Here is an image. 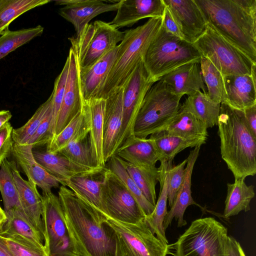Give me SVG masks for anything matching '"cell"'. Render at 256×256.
Masks as SVG:
<instances>
[{
    "instance_id": "cell-1",
    "label": "cell",
    "mask_w": 256,
    "mask_h": 256,
    "mask_svg": "<svg viewBox=\"0 0 256 256\" xmlns=\"http://www.w3.org/2000/svg\"><path fill=\"white\" fill-rule=\"evenodd\" d=\"M70 240L80 256H118L117 238L106 216L62 186L58 192Z\"/></svg>"
},
{
    "instance_id": "cell-2",
    "label": "cell",
    "mask_w": 256,
    "mask_h": 256,
    "mask_svg": "<svg viewBox=\"0 0 256 256\" xmlns=\"http://www.w3.org/2000/svg\"><path fill=\"white\" fill-rule=\"evenodd\" d=\"M207 24L256 63V0H194Z\"/></svg>"
},
{
    "instance_id": "cell-3",
    "label": "cell",
    "mask_w": 256,
    "mask_h": 256,
    "mask_svg": "<svg viewBox=\"0 0 256 256\" xmlns=\"http://www.w3.org/2000/svg\"><path fill=\"white\" fill-rule=\"evenodd\" d=\"M217 125L222 160L234 179L256 173V138L248 128L243 111L220 105Z\"/></svg>"
},
{
    "instance_id": "cell-4",
    "label": "cell",
    "mask_w": 256,
    "mask_h": 256,
    "mask_svg": "<svg viewBox=\"0 0 256 256\" xmlns=\"http://www.w3.org/2000/svg\"><path fill=\"white\" fill-rule=\"evenodd\" d=\"M162 17L150 18L142 25L124 32L122 40L117 46L112 66L97 98L106 99L114 89L123 86L142 60L162 26Z\"/></svg>"
},
{
    "instance_id": "cell-5",
    "label": "cell",
    "mask_w": 256,
    "mask_h": 256,
    "mask_svg": "<svg viewBox=\"0 0 256 256\" xmlns=\"http://www.w3.org/2000/svg\"><path fill=\"white\" fill-rule=\"evenodd\" d=\"M201 58L193 44L170 34L161 26L142 62L148 74L156 82L184 64L200 62Z\"/></svg>"
},
{
    "instance_id": "cell-6",
    "label": "cell",
    "mask_w": 256,
    "mask_h": 256,
    "mask_svg": "<svg viewBox=\"0 0 256 256\" xmlns=\"http://www.w3.org/2000/svg\"><path fill=\"white\" fill-rule=\"evenodd\" d=\"M182 96L174 94L162 79L146 94L136 116L133 134L147 138L161 130L177 114Z\"/></svg>"
},
{
    "instance_id": "cell-7",
    "label": "cell",
    "mask_w": 256,
    "mask_h": 256,
    "mask_svg": "<svg viewBox=\"0 0 256 256\" xmlns=\"http://www.w3.org/2000/svg\"><path fill=\"white\" fill-rule=\"evenodd\" d=\"M228 230L215 218L193 221L173 244L174 256H226Z\"/></svg>"
},
{
    "instance_id": "cell-8",
    "label": "cell",
    "mask_w": 256,
    "mask_h": 256,
    "mask_svg": "<svg viewBox=\"0 0 256 256\" xmlns=\"http://www.w3.org/2000/svg\"><path fill=\"white\" fill-rule=\"evenodd\" d=\"M193 44L222 76L256 74V63L208 25Z\"/></svg>"
},
{
    "instance_id": "cell-9",
    "label": "cell",
    "mask_w": 256,
    "mask_h": 256,
    "mask_svg": "<svg viewBox=\"0 0 256 256\" xmlns=\"http://www.w3.org/2000/svg\"><path fill=\"white\" fill-rule=\"evenodd\" d=\"M124 34V32L109 22L96 20L86 25L78 34L68 38L79 68H84L94 64L116 48Z\"/></svg>"
},
{
    "instance_id": "cell-10",
    "label": "cell",
    "mask_w": 256,
    "mask_h": 256,
    "mask_svg": "<svg viewBox=\"0 0 256 256\" xmlns=\"http://www.w3.org/2000/svg\"><path fill=\"white\" fill-rule=\"evenodd\" d=\"M106 222L116 233L118 256H166L168 254L170 246L157 238L144 220L132 224L106 216Z\"/></svg>"
},
{
    "instance_id": "cell-11",
    "label": "cell",
    "mask_w": 256,
    "mask_h": 256,
    "mask_svg": "<svg viewBox=\"0 0 256 256\" xmlns=\"http://www.w3.org/2000/svg\"><path fill=\"white\" fill-rule=\"evenodd\" d=\"M102 213L116 221L135 224L146 216L122 180L108 168L100 190Z\"/></svg>"
},
{
    "instance_id": "cell-12",
    "label": "cell",
    "mask_w": 256,
    "mask_h": 256,
    "mask_svg": "<svg viewBox=\"0 0 256 256\" xmlns=\"http://www.w3.org/2000/svg\"><path fill=\"white\" fill-rule=\"evenodd\" d=\"M42 220L44 246L48 256H80L70 240L58 197L43 194Z\"/></svg>"
},
{
    "instance_id": "cell-13",
    "label": "cell",
    "mask_w": 256,
    "mask_h": 256,
    "mask_svg": "<svg viewBox=\"0 0 256 256\" xmlns=\"http://www.w3.org/2000/svg\"><path fill=\"white\" fill-rule=\"evenodd\" d=\"M154 82L142 60L123 86L122 124L117 150L133 134L134 122L144 96Z\"/></svg>"
},
{
    "instance_id": "cell-14",
    "label": "cell",
    "mask_w": 256,
    "mask_h": 256,
    "mask_svg": "<svg viewBox=\"0 0 256 256\" xmlns=\"http://www.w3.org/2000/svg\"><path fill=\"white\" fill-rule=\"evenodd\" d=\"M68 56L70 59L68 73L65 92L61 106L57 116L52 138L82 111V100L79 81V66L76 56L70 48Z\"/></svg>"
},
{
    "instance_id": "cell-15",
    "label": "cell",
    "mask_w": 256,
    "mask_h": 256,
    "mask_svg": "<svg viewBox=\"0 0 256 256\" xmlns=\"http://www.w3.org/2000/svg\"><path fill=\"white\" fill-rule=\"evenodd\" d=\"M120 0H60L56 5L64 6L58 10L59 14L74 26L78 34L93 18L106 12L116 11Z\"/></svg>"
},
{
    "instance_id": "cell-16",
    "label": "cell",
    "mask_w": 256,
    "mask_h": 256,
    "mask_svg": "<svg viewBox=\"0 0 256 256\" xmlns=\"http://www.w3.org/2000/svg\"><path fill=\"white\" fill-rule=\"evenodd\" d=\"M184 40L193 44L206 31L208 24L194 0H163Z\"/></svg>"
},
{
    "instance_id": "cell-17",
    "label": "cell",
    "mask_w": 256,
    "mask_h": 256,
    "mask_svg": "<svg viewBox=\"0 0 256 256\" xmlns=\"http://www.w3.org/2000/svg\"><path fill=\"white\" fill-rule=\"evenodd\" d=\"M5 213L6 218L0 227V236L47 254L42 235L21 209Z\"/></svg>"
},
{
    "instance_id": "cell-18",
    "label": "cell",
    "mask_w": 256,
    "mask_h": 256,
    "mask_svg": "<svg viewBox=\"0 0 256 256\" xmlns=\"http://www.w3.org/2000/svg\"><path fill=\"white\" fill-rule=\"evenodd\" d=\"M124 88L114 89L106 98L104 109L102 155L105 164L116 154L122 124Z\"/></svg>"
},
{
    "instance_id": "cell-19",
    "label": "cell",
    "mask_w": 256,
    "mask_h": 256,
    "mask_svg": "<svg viewBox=\"0 0 256 256\" xmlns=\"http://www.w3.org/2000/svg\"><path fill=\"white\" fill-rule=\"evenodd\" d=\"M165 8L163 0H121L115 17L109 23L118 29L132 26L143 18L162 17Z\"/></svg>"
},
{
    "instance_id": "cell-20",
    "label": "cell",
    "mask_w": 256,
    "mask_h": 256,
    "mask_svg": "<svg viewBox=\"0 0 256 256\" xmlns=\"http://www.w3.org/2000/svg\"><path fill=\"white\" fill-rule=\"evenodd\" d=\"M15 162L22 170L28 180L40 187L42 194L52 192L61 182L49 174L34 159L32 146L30 144L20 145L14 143L12 154Z\"/></svg>"
},
{
    "instance_id": "cell-21",
    "label": "cell",
    "mask_w": 256,
    "mask_h": 256,
    "mask_svg": "<svg viewBox=\"0 0 256 256\" xmlns=\"http://www.w3.org/2000/svg\"><path fill=\"white\" fill-rule=\"evenodd\" d=\"M200 146H197L190 151L186 158L187 162L185 168V174L182 184L177 193L176 200L164 217L163 226L166 230L170 225L174 218L178 222V227L181 228L187 224L184 220V214L186 208L190 205H196L202 210L206 209L197 204L192 196L191 180L194 164L199 155Z\"/></svg>"
},
{
    "instance_id": "cell-22",
    "label": "cell",
    "mask_w": 256,
    "mask_h": 256,
    "mask_svg": "<svg viewBox=\"0 0 256 256\" xmlns=\"http://www.w3.org/2000/svg\"><path fill=\"white\" fill-rule=\"evenodd\" d=\"M107 169L106 166L78 173L66 180L65 186L102 212L100 190Z\"/></svg>"
},
{
    "instance_id": "cell-23",
    "label": "cell",
    "mask_w": 256,
    "mask_h": 256,
    "mask_svg": "<svg viewBox=\"0 0 256 256\" xmlns=\"http://www.w3.org/2000/svg\"><path fill=\"white\" fill-rule=\"evenodd\" d=\"M12 174L18 193L21 209L40 232L44 242L42 196L34 182L26 180L22 177L14 161L12 164Z\"/></svg>"
},
{
    "instance_id": "cell-24",
    "label": "cell",
    "mask_w": 256,
    "mask_h": 256,
    "mask_svg": "<svg viewBox=\"0 0 256 256\" xmlns=\"http://www.w3.org/2000/svg\"><path fill=\"white\" fill-rule=\"evenodd\" d=\"M256 74L223 76L226 104L241 111L256 104Z\"/></svg>"
},
{
    "instance_id": "cell-25",
    "label": "cell",
    "mask_w": 256,
    "mask_h": 256,
    "mask_svg": "<svg viewBox=\"0 0 256 256\" xmlns=\"http://www.w3.org/2000/svg\"><path fill=\"white\" fill-rule=\"evenodd\" d=\"M116 154L122 160L140 167H155L157 162L160 160V153L152 138H140L134 134L125 140Z\"/></svg>"
},
{
    "instance_id": "cell-26",
    "label": "cell",
    "mask_w": 256,
    "mask_h": 256,
    "mask_svg": "<svg viewBox=\"0 0 256 256\" xmlns=\"http://www.w3.org/2000/svg\"><path fill=\"white\" fill-rule=\"evenodd\" d=\"M117 46L90 66L79 68L80 85L84 102L98 98L114 61Z\"/></svg>"
},
{
    "instance_id": "cell-27",
    "label": "cell",
    "mask_w": 256,
    "mask_h": 256,
    "mask_svg": "<svg viewBox=\"0 0 256 256\" xmlns=\"http://www.w3.org/2000/svg\"><path fill=\"white\" fill-rule=\"evenodd\" d=\"M163 80L176 94L188 96L201 91L207 94V89L201 74L200 62L184 64L162 76Z\"/></svg>"
},
{
    "instance_id": "cell-28",
    "label": "cell",
    "mask_w": 256,
    "mask_h": 256,
    "mask_svg": "<svg viewBox=\"0 0 256 256\" xmlns=\"http://www.w3.org/2000/svg\"><path fill=\"white\" fill-rule=\"evenodd\" d=\"M32 154L36 160L64 186V182L72 176L92 170L74 163L59 152H50L46 148H32Z\"/></svg>"
},
{
    "instance_id": "cell-29",
    "label": "cell",
    "mask_w": 256,
    "mask_h": 256,
    "mask_svg": "<svg viewBox=\"0 0 256 256\" xmlns=\"http://www.w3.org/2000/svg\"><path fill=\"white\" fill-rule=\"evenodd\" d=\"M88 106L90 114L88 140L93 158L99 167H104L102 155L103 127L106 100L92 98L84 102Z\"/></svg>"
},
{
    "instance_id": "cell-30",
    "label": "cell",
    "mask_w": 256,
    "mask_h": 256,
    "mask_svg": "<svg viewBox=\"0 0 256 256\" xmlns=\"http://www.w3.org/2000/svg\"><path fill=\"white\" fill-rule=\"evenodd\" d=\"M90 114L88 106L84 102L80 112L46 146V150L56 153L72 140L86 138L90 132Z\"/></svg>"
},
{
    "instance_id": "cell-31",
    "label": "cell",
    "mask_w": 256,
    "mask_h": 256,
    "mask_svg": "<svg viewBox=\"0 0 256 256\" xmlns=\"http://www.w3.org/2000/svg\"><path fill=\"white\" fill-rule=\"evenodd\" d=\"M168 162H160L158 168L160 190L154 208L151 214L145 217L144 221L152 232L165 244H168L166 238L163 222L168 211L166 208L167 196V166Z\"/></svg>"
},
{
    "instance_id": "cell-32",
    "label": "cell",
    "mask_w": 256,
    "mask_h": 256,
    "mask_svg": "<svg viewBox=\"0 0 256 256\" xmlns=\"http://www.w3.org/2000/svg\"><path fill=\"white\" fill-rule=\"evenodd\" d=\"M206 124L192 114L180 110L160 131L185 138L206 140L208 136Z\"/></svg>"
},
{
    "instance_id": "cell-33",
    "label": "cell",
    "mask_w": 256,
    "mask_h": 256,
    "mask_svg": "<svg viewBox=\"0 0 256 256\" xmlns=\"http://www.w3.org/2000/svg\"><path fill=\"white\" fill-rule=\"evenodd\" d=\"M220 105L212 101L207 94L198 91L188 96L180 110L190 112L208 128L217 125Z\"/></svg>"
},
{
    "instance_id": "cell-34",
    "label": "cell",
    "mask_w": 256,
    "mask_h": 256,
    "mask_svg": "<svg viewBox=\"0 0 256 256\" xmlns=\"http://www.w3.org/2000/svg\"><path fill=\"white\" fill-rule=\"evenodd\" d=\"M245 179L235 180L232 184H227V194L223 217L228 218L241 211L250 210V202L255 193L252 185L248 186Z\"/></svg>"
},
{
    "instance_id": "cell-35",
    "label": "cell",
    "mask_w": 256,
    "mask_h": 256,
    "mask_svg": "<svg viewBox=\"0 0 256 256\" xmlns=\"http://www.w3.org/2000/svg\"><path fill=\"white\" fill-rule=\"evenodd\" d=\"M160 153V162H172L174 156L188 148L201 146L206 140L197 138H185L160 131L150 135Z\"/></svg>"
},
{
    "instance_id": "cell-36",
    "label": "cell",
    "mask_w": 256,
    "mask_h": 256,
    "mask_svg": "<svg viewBox=\"0 0 256 256\" xmlns=\"http://www.w3.org/2000/svg\"><path fill=\"white\" fill-rule=\"evenodd\" d=\"M121 162L143 195L154 207L156 204V186L159 178L158 168L135 166L122 159Z\"/></svg>"
},
{
    "instance_id": "cell-37",
    "label": "cell",
    "mask_w": 256,
    "mask_h": 256,
    "mask_svg": "<svg viewBox=\"0 0 256 256\" xmlns=\"http://www.w3.org/2000/svg\"><path fill=\"white\" fill-rule=\"evenodd\" d=\"M50 2V0H0V35L9 30L10 23L22 14Z\"/></svg>"
},
{
    "instance_id": "cell-38",
    "label": "cell",
    "mask_w": 256,
    "mask_h": 256,
    "mask_svg": "<svg viewBox=\"0 0 256 256\" xmlns=\"http://www.w3.org/2000/svg\"><path fill=\"white\" fill-rule=\"evenodd\" d=\"M200 65L208 96L216 103H224L226 96L222 75L208 60L203 56Z\"/></svg>"
},
{
    "instance_id": "cell-39",
    "label": "cell",
    "mask_w": 256,
    "mask_h": 256,
    "mask_svg": "<svg viewBox=\"0 0 256 256\" xmlns=\"http://www.w3.org/2000/svg\"><path fill=\"white\" fill-rule=\"evenodd\" d=\"M13 162L14 161L6 159L0 164V191L5 212L14 208L21 209L18 193L12 174Z\"/></svg>"
},
{
    "instance_id": "cell-40",
    "label": "cell",
    "mask_w": 256,
    "mask_h": 256,
    "mask_svg": "<svg viewBox=\"0 0 256 256\" xmlns=\"http://www.w3.org/2000/svg\"><path fill=\"white\" fill-rule=\"evenodd\" d=\"M44 28L38 25L34 28L7 31L0 36V60L18 47L40 36Z\"/></svg>"
},
{
    "instance_id": "cell-41",
    "label": "cell",
    "mask_w": 256,
    "mask_h": 256,
    "mask_svg": "<svg viewBox=\"0 0 256 256\" xmlns=\"http://www.w3.org/2000/svg\"><path fill=\"white\" fill-rule=\"evenodd\" d=\"M108 162V166L106 168L114 173L124 182L128 190L137 200L146 216L151 214L154 207L146 199L130 176L120 158L115 154L112 156Z\"/></svg>"
},
{
    "instance_id": "cell-42",
    "label": "cell",
    "mask_w": 256,
    "mask_h": 256,
    "mask_svg": "<svg viewBox=\"0 0 256 256\" xmlns=\"http://www.w3.org/2000/svg\"><path fill=\"white\" fill-rule=\"evenodd\" d=\"M88 136L70 142L58 152L78 164L91 169L98 168L93 158Z\"/></svg>"
},
{
    "instance_id": "cell-43",
    "label": "cell",
    "mask_w": 256,
    "mask_h": 256,
    "mask_svg": "<svg viewBox=\"0 0 256 256\" xmlns=\"http://www.w3.org/2000/svg\"><path fill=\"white\" fill-rule=\"evenodd\" d=\"M52 96L42 104L30 118L22 126L13 129L12 138L14 143L24 145L34 134L52 107Z\"/></svg>"
},
{
    "instance_id": "cell-44",
    "label": "cell",
    "mask_w": 256,
    "mask_h": 256,
    "mask_svg": "<svg viewBox=\"0 0 256 256\" xmlns=\"http://www.w3.org/2000/svg\"><path fill=\"white\" fill-rule=\"evenodd\" d=\"M69 66L70 59L68 56L62 72L55 80L54 90L51 94L52 96L51 128L53 136L56 120L61 106L65 92Z\"/></svg>"
},
{
    "instance_id": "cell-45",
    "label": "cell",
    "mask_w": 256,
    "mask_h": 256,
    "mask_svg": "<svg viewBox=\"0 0 256 256\" xmlns=\"http://www.w3.org/2000/svg\"><path fill=\"white\" fill-rule=\"evenodd\" d=\"M186 159L176 166L172 164V162H168L167 166V196L169 207L170 208L182 184L185 174V166Z\"/></svg>"
},
{
    "instance_id": "cell-46",
    "label": "cell",
    "mask_w": 256,
    "mask_h": 256,
    "mask_svg": "<svg viewBox=\"0 0 256 256\" xmlns=\"http://www.w3.org/2000/svg\"><path fill=\"white\" fill-rule=\"evenodd\" d=\"M52 120V110L51 107L50 111L26 144L32 146V148L46 146L53 138L51 128Z\"/></svg>"
},
{
    "instance_id": "cell-47",
    "label": "cell",
    "mask_w": 256,
    "mask_h": 256,
    "mask_svg": "<svg viewBox=\"0 0 256 256\" xmlns=\"http://www.w3.org/2000/svg\"><path fill=\"white\" fill-rule=\"evenodd\" d=\"M13 129L9 122L0 128V164L12 154L14 144L12 138Z\"/></svg>"
},
{
    "instance_id": "cell-48",
    "label": "cell",
    "mask_w": 256,
    "mask_h": 256,
    "mask_svg": "<svg viewBox=\"0 0 256 256\" xmlns=\"http://www.w3.org/2000/svg\"><path fill=\"white\" fill-rule=\"evenodd\" d=\"M2 238L13 256H48L46 252L32 248L14 241Z\"/></svg>"
},
{
    "instance_id": "cell-49",
    "label": "cell",
    "mask_w": 256,
    "mask_h": 256,
    "mask_svg": "<svg viewBox=\"0 0 256 256\" xmlns=\"http://www.w3.org/2000/svg\"><path fill=\"white\" fill-rule=\"evenodd\" d=\"M162 26L167 32L184 40V36L179 30L178 25L166 6L162 17Z\"/></svg>"
},
{
    "instance_id": "cell-50",
    "label": "cell",
    "mask_w": 256,
    "mask_h": 256,
    "mask_svg": "<svg viewBox=\"0 0 256 256\" xmlns=\"http://www.w3.org/2000/svg\"><path fill=\"white\" fill-rule=\"evenodd\" d=\"M226 256H246L240 244L232 236H228L225 246Z\"/></svg>"
},
{
    "instance_id": "cell-51",
    "label": "cell",
    "mask_w": 256,
    "mask_h": 256,
    "mask_svg": "<svg viewBox=\"0 0 256 256\" xmlns=\"http://www.w3.org/2000/svg\"><path fill=\"white\" fill-rule=\"evenodd\" d=\"M243 112L248 128L256 138V104L244 110Z\"/></svg>"
},
{
    "instance_id": "cell-52",
    "label": "cell",
    "mask_w": 256,
    "mask_h": 256,
    "mask_svg": "<svg viewBox=\"0 0 256 256\" xmlns=\"http://www.w3.org/2000/svg\"><path fill=\"white\" fill-rule=\"evenodd\" d=\"M12 114L8 110H0V128L12 118Z\"/></svg>"
},
{
    "instance_id": "cell-53",
    "label": "cell",
    "mask_w": 256,
    "mask_h": 256,
    "mask_svg": "<svg viewBox=\"0 0 256 256\" xmlns=\"http://www.w3.org/2000/svg\"><path fill=\"white\" fill-rule=\"evenodd\" d=\"M0 256H13L4 238L0 236Z\"/></svg>"
},
{
    "instance_id": "cell-54",
    "label": "cell",
    "mask_w": 256,
    "mask_h": 256,
    "mask_svg": "<svg viewBox=\"0 0 256 256\" xmlns=\"http://www.w3.org/2000/svg\"><path fill=\"white\" fill-rule=\"evenodd\" d=\"M6 217L5 212L0 206V227L6 220Z\"/></svg>"
}]
</instances>
